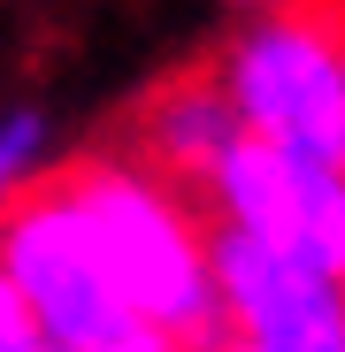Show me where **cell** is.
Returning a JSON list of instances; mask_svg holds the SVG:
<instances>
[{"label": "cell", "instance_id": "6da1fadb", "mask_svg": "<svg viewBox=\"0 0 345 352\" xmlns=\"http://www.w3.org/2000/svg\"><path fill=\"white\" fill-rule=\"evenodd\" d=\"M54 192L77 214L85 245L115 291V307L131 322L177 337L185 352H215L222 344V314H215V283H207V230L192 222V207L154 184L138 161H70L54 168Z\"/></svg>", "mask_w": 345, "mask_h": 352}, {"label": "cell", "instance_id": "7a4b0ae2", "mask_svg": "<svg viewBox=\"0 0 345 352\" xmlns=\"http://www.w3.org/2000/svg\"><path fill=\"white\" fill-rule=\"evenodd\" d=\"M207 69L253 146L345 176V23L337 16L322 8L253 16Z\"/></svg>", "mask_w": 345, "mask_h": 352}, {"label": "cell", "instance_id": "3957f363", "mask_svg": "<svg viewBox=\"0 0 345 352\" xmlns=\"http://www.w3.org/2000/svg\"><path fill=\"white\" fill-rule=\"evenodd\" d=\"M207 199L222 230H246V238L276 245L284 261H300L307 276L345 291V176L337 168L238 138L222 153V168L207 176Z\"/></svg>", "mask_w": 345, "mask_h": 352}, {"label": "cell", "instance_id": "277c9868", "mask_svg": "<svg viewBox=\"0 0 345 352\" xmlns=\"http://www.w3.org/2000/svg\"><path fill=\"white\" fill-rule=\"evenodd\" d=\"M207 283L222 337L246 352H345V291L246 230H207Z\"/></svg>", "mask_w": 345, "mask_h": 352}, {"label": "cell", "instance_id": "5b68a950", "mask_svg": "<svg viewBox=\"0 0 345 352\" xmlns=\"http://www.w3.org/2000/svg\"><path fill=\"white\" fill-rule=\"evenodd\" d=\"M246 131H238V115H230V100H222V85H215V69H192V77H177V85H161L154 100H146V115H138V168L154 176V184H169V192H207V176L222 168V153L238 146Z\"/></svg>", "mask_w": 345, "mask_h": 352}, {"label": "cell", "instance_id": "8992f818", "mask_svg": "<svg viewBox=\"0 0 345 352\" xmlns=\"http://www.w3.org/2000/svg\"><path fill=\"white\" fill-rule=\"evenodd\" d=\"M46 352H185V344L123 314V322H107V329H92V337H77V344H46Z\"/></svg>", "mask_w": 345, "mask_h": 352}, {"label": "cell", "instance_id": "52a82bcc", "mask_svg": "<svg viewBox=\"0 0 345 352\" xmlns=\"http://www.w3.org/2000/svg\"><path fill=\"white\" fill-rule=\"evenodd\" d=\"M31 153H39V115H16V123H0V207L23 192Z\"/></svg>", "mask_w": 345, "mask_h": 352}, {"label": "cell", "instance_id": "ba28073f", "mask_svg": "<svg viewBox=\"0 0 345 352\" xmlns=\"http://www.w3.org/2000/svg\"><path fill=\"white\" fill-rule=\"evenodd\" d=\"M0 352H46V337H39V322H31V307L16 299L8 276H0Z\"/></svg>", "mask_w": 345, "mask_h": 352}, {"label": "cell", "instance_id": "9c48e42d", "mask_svg": "<svg viewBox=\"0 0 345 352\" xmlns=\"http://www.w3.org/2000/svg\"><path fill=\"white\" fill-rule=\"evenodd\" d=\"M215 352H246V344H230V337H222V344H215Z\"/></svg>", "mask_w": 345, "mask_h": 352}]
</instances>
